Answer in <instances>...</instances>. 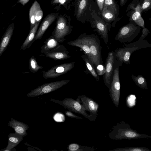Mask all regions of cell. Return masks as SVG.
I'll return each instance as SVG.
<instances>
[{
    "instance_id": "34",
    "label": "cell",
    "mask_w": 151,
    "mask_h": 151,
    "mask_svg": "<svg viewBox=\"0 0 151 151\" xmlns=\"http://www.w3.org/2000/svg\"><path fill=\"white\" fill-rule=\"evenodd\" d=\"M96 72L99 76L104 75L105 73V68L103 64H99L96 67Z\"/></svg>"
},
{
    "instance_id": "16",
    "label": "cell",
    "mask_w": 151,
    "mask_h": 151,
    "mask_svg": "<svg viewBox=\"0 0 151 151\" xmlns=\"http://www.w3.org/2000/svg\"><path fill=\"white\" fill-rule=\"evenodd\" d=\"M43 15V12L39 3L35 1L31 6L29 11V17L30 22V30L40 22Z\"/></svg>"
},
{
    "instance_id": "6",
    "label": "cell",
    "mask_w": 151,
    "mask_h": 151,
    "mask_svg": "<svg viewBox=\"0 0 151 151\" xmlns=\"http://www.w3.org/2000/svg\"><path fill=\"white\" fill-rule=\"evenodd\" d=\"M93 0H75L74 2V15L79 22L84 24L88 22Z\"/></svg>"
},
{
    "instance_id": "22",
    "label": "cell",
    "mask_w": 151,
    "mask_h": 151,
    "mask_svg": "<svg viewBox=\"0 0 151 151\" xmlns=\"http://www.w3.org/2000/svg\"><path fill=\"white\" fill-rule=\"evenodd\" d=\"M141 14L138 10L131 9L126 15L129 17V21H133L137 25L143 29L145 28V22L141 16Z\"/></svg>"
},
{
    "instance_id": "5",
    "label": "cell",
    "mask_w": 151,
    "mask_h": 151,
    "mask_svg": "<svg viewBox=\"0 0 151 151\" xmlns=\"http://www.w3.org/2000/svg\"><path fill=\"white\" fill-rule=\"evenodd\" d=\"M141 27L133 21H129L128 24L120 28L114 39L122 43L130 42L139 34Z\"/></svg>"
},
{
    "instance_id": "33",
    "label": "cell",
    "mask_w": 151,
    "mask_h": 151,
    "mask_svg": "<svg viewBox=\"0 0 151 151\" xmlns=\"http://www.w3.org/2000/svg\"><path fill=\"white\" fill-rule=\"evenodd\" d=\"M53 119L55 121L57 122H63L65 120L64 115L62 113L60 112L55 114L53 116Z\"/></svg>"
},
{
    "instance_id": "24",
    "label": "cell",
    "mask_w": 151,
    "mask_h": 151,
    "mask_svg": "<svg viewBox=\"0 0 151 151\" xmlns=\"http://www.w3.org/2000/svg\"><path fill=\"white\" fill-rule=\"evenodd\" d=\"M60 43L51 35L44 42V45L41 47V52L45 54L59 45Z\"/></svg>"
},
{
    "instance_id": "20",
    "label": "cell",
    "mask_w": 151,
    "mask_h": 151,
    "mask_svg": "<svg viewBox=\"0 0 151 151\" xmlns=\"http://www.w3.org/2000/svg\"><path fill=\"white\" fill-rule=\"evenodd\" d=\"M10 119L11 120L9 122L8 125L13 128L17 133L24 137L26 136L27 134V131L29 128L28 126L12 118Z\"/></svg>"
},
{
    "instance_id": "37",
    "label": "cell",
    "mask_w": 151,
    "mask_h": 151,
    "mask_svg": "<svg viewBox=\"0 0 151 151\" xmlns=\"http://www.w3.org/2000/svg\"><path fill=\"white\" fill-rule=\"evenodd\" d=\"M150 33V32L147 29L145 28L143 29L142 34L147 36L148 34Z\"/></svg>"
},
{
    "instance_id": "32",
    "label": "cell",
    "mask_w": 151,
    "mask_h": 151,
    "mask_svg": "<svg viewBox=\"0 0 151 151\" xmlns=\"http://www.w3.org/2000/svg\"><path fill=\"white\" fill-rule=\"evenodd\" d=\"M71 0H53V3L55 4H60L65 6L67 10L69 9L71 7Z\"/></svg>"
},
{
    "instance_id": "4",
    "label": "cell",
    "mask_w": 151,
    "mask_h": 151,
    "mask_svg": "<svg viewBox=\"0 0 151 151\" xmlns=\"http://www.w3.org/2000/svg\"><path fill=\"white\" fill-rule=\"evenodd\" d=\"M70 17L67 15L60 16L58 18L56 27L52 35L60 43L63 42L65 38L72 32L73 26L70 24Z\"/></svg>"
},
{
    "instance_id": "9",
    "label": "cell",
    "mask_w": 151,
    "mask_h": 151,
    "mask_svg": "<svg viewBox=\"0 0 151 151\" xmlns=\"http://www.w3.org/2000/svg\"><path fill=\"white\" fill-rule=\"evenodd\" d=\"M70 81L65 80L44 83L31 90L26 96L36 97L52 92L67 84Z\"/></svg>"
},
{
    "instance_id": "14",
    "label": "cell",
    "mask_w": 151,
    "mask_h": 151,
    "mask_svg": "<svg viewBox=\"0 0 151 151\" xmlns=\"http://www.w3.org/2000/svg\"><path fill=\"white\" fill-rule=\"evenodd\" d=\"M99 14L104 20L111 24L113 27H115L116 22L120 19L118 17L119 12L110 7L103 6L102 10L99 11Z\"/></svg>"
},
{
    "instance_id": "21",
    "label": "cell",
    "mask_w": 151,
    "mask_h": 151,
    "mask_svg": "<svg viewBox=\"0 0 151 151\" xmlns=\"http://www.w3.org/2000/svg\"><path fill=\"white\" fill-rule=\"evenodd\" d=\"M24 137L15 132L9 134L8 144L4 151H9L17 146L23 139Z\"/></svg>"
},
{
    "instance_id": "18",
    "label": "cell",
    "mask_w": 151,
    "mask_h": 151,
    "mask_svg": "<svg viewBox=\"0 0 151 151\" xmlns=\"http://www.w3.org/2000/svg\"><path fill=\"white\" fill-rule=\"evenodd\" d=\"M56 14L48 15L43 20L36 33L33 42L37 39H41L44 33L50 25L56 18Z\"/></svg>"
},
{
    "instance_id": "7",
    "label": "cell",
    "mask_w": 151,
    "mask_h": 151,
    "mask_svg": "<svg viewBox=\"0 0 151 151\" xmlns=\"http://www.w3.org/2000/svg\"><path fill=\"white\" fill-rule=\"evenodd\" d=\"M49 100L63 106L69 111L82 115L90 121H94L96 119V117L87 114L82 105L76 99L66 98L63 100L53 99H49Z\"/></svg>"
},
{
    "instance_id": "15",
    "label": "cell",
    "mask_w": 151,
    "mask_h": 151,
    "mask_svg": "<svg viewBox=\"0 0 151 151\" xmlns=\"http://www.w3.org/2000/svg\"><path fill=\"white\" fill-rule=\"evenodd\" d=\"M76 100L82 105L86 111L90 112V114L97 117L99 106L96 101L84 95L78 96Z\"/></svg>"
},
{
    "instance_id": "2",
    "label": "cell",
    "mask_w": 151,
    "mask_h": 151,
    "mask_svg": "<svg viewBox=\"0 0 151 151\" xmlns=\"http://www.w3.org/2000/svg\"><path fill=\"white\" fill-rule=\"evenodd\" d=\"M109 136L113 140L151 138V136L138 133L131 129L129 125L124 122L113 126L109 133Z\"/></svg>"
},
{
    "instance_id": "38",
    "label": "cell",
    "mask_w": 151,
    "mask_h": 151,
    "mask_svg": "<svg viewBox=\"0 0 151 151\" xmlns=\"http://www.w3.org/2000/svg\"><path fill=\"white\" fill-rule=\"evenodd\" d=\"M29 0H19L18 3H21L23 6L25 5Z\"/></svg>"
},
{
    "instance_id": "36",
    "label": "cell",
    "mask_w": 151,
    "mask_h": 151,
    "mask_svg": "<svg viewBox=\"0 0 151 151\" xmlns=\"http://www.w3.org/2000/svg\"><path fill=\"white\" fill-rule=\"evenodd\" d=\"M100 12L101 11L103 7L104 0H96Z\"/></svg>"
},
{
    "instance_id": "31",
    "label": "cell",
    "mask_w": 151,
    "mask_h": 151,
    "mask_svg": "<svg viewBox=\"0 0 151 151\" xmlns=\"http://www.w3.org/2000/svg\"><path fill=\"white\" fill-rule=\"evenodd\" d=\"M103 6L112 7L119 12V6L115 0H104Z\"/></svg>"
},
{
    "instance_id": "12",
    "label": "cell",
    "mask_w": 151,
    "mask_h": 151,
    "mask_svg": "<svg viewBox=\"0 0 151 151\" xmlns=\"http://www.w3.org/2000/svg\"><path fill=\"white\" fill-rule=\"evenodd\" d=\"M115 59V52H109L106 60V71L103 76L104 84L109 89L112 79Z\"/></svg>"
},
{
    "instance_id": "23",
    "label": "cell",
    "mask_w": 151,
    "mask_h": 151,
    "mask_svg": "<svg viewBox=\"0 0 151 151\" xmlns=\"http://www.w3.org/2000/svg\"><path fill=\"white\" fill-rule=\"evenodd\" d=\"M39 24L40 23H38L30 31L29 34L20 47V50H24L27 48H29L33 43Z\"/></svg>"
},
{
    "instance_id": "19",
    "label": "cell",
    "mask_w": 151,
    "mask_h": 151,
    "mask_svg": "<svg viewBox=\"0 0 151 151\" xmlns=\"http://www.w3.org/2000/svg\"><path fill=\"white\" fill-rule=\"evenodd\" d=\"M14 24H11L9 26L2 36L0 44V57L6 49L13 35L14 29Z\"/></svg>"
},
{
    "instance_id": "3",
    "label": "cell",
    "mask_w": 151,
    "mask_h": 151,
    "mask_svg": "<svg viewBox=\"0 0 151 151\" xmlns=\"http://www.w3.org/2000/svg\"><path fill=\"white\" fill-rule=\"evenodd\" d=\"M99 10L97 9L94 3L92 7L88 22L90 23L91 27L94 29L93 30L101 36L105 43L107 45L108 32L110 31L112 25L108 23L101 18L99 14Z\"/></svg>"
},
{
    "instance_id": "25",
    "label": "cell",
    "mask_w": 151,
    "mask_h": 151,
    "mask_svg": "<svg viewBox=\"0 0 151 151\" xmlns=\"http://www.w3.org/2000/svg\"><path fill=\"white\" fill-rule=\"evenodd\" d=\"M81 58L85 62L87 68L91 74L97 81H99V77L95 70L93 63L89 60L87 56L85 54L82 55Z\"/></svg>"
},
{
    "instance_id": "27",
    "label": "cell",
    "mask_w": 151,
    "mask_h": 151,
    "mask_svg": "<svg viewBox=\"0 0 151 151\" xmlns=\"http://www.w3.org/2000/svg\"><path fill=\"white\" fill-rule=\"evenodd\" d=\"M131 77L136 84L139 87L142 89H148L146 81L142 76L139 75L136 76L132 74Z\"/></svg>"
},
{
    "instance_id": "13",
    "label": "cell",
    "mask_w": 151,
    "mask_h": 151,
    "mask_svg": "<svg viewBox=\"0 0 151 151\" xmlns=\"http://www.w3.org/2000/svg\"><path fill=\"white\" fill-rule=\"evenodd\" d=\"M67 43L71 46L80 47V50L83 51L84 54L87 56L89 60L92 63L90 54L88 36L86 33L81 34L75 40L68 42Z\"/></svg>"
},
{
    "instance_id": "10",
    "label": "cell",
    "mask_w": 151,
    "mask_h": 151,
    "mask_svg": "<svg viewBox=\"0 0 151 151\" xmlns=\"http://www.w3.org/2000/svg\"><path fill=\"white\" fill-rule=\"evenodd\" d=\"M88 36L92 62L96 67L99 64H103L101 55V47L100 40L97 35L92 34L88 35Z\"/></svg>"
},
{
    "instance_id": "1",
    "label": "cell",
    "mask_w": 151,
    "mask_h": 151,
    "mask_svg": "<svg viewBox=\"0 0 151 151\" xmlns=\"http://www.w3.org/2000/svg\"><path fill=\"white\" fill-rule=\"evenodd\" d=\"M146 37L142 34L136 42L125 45L124 47L115 50L116 59L126 64H130V58L133 52L142 48L151 47V44L144 39Z\"/></svg>"
},
{
    "instance_id": "26",
    "label": "cell",
    "mask_w": 151,
    "mask_h": 151,
    "mask_svg": "<svg viewBox=\"0 0 151 151\" xmlns=\"http://www.w3.org/2000/svg\"><path fill=\"white\" fill-rule=\"evenodd\" d=\"M68 151H94V148L91 147L83 146L76 143L70 144L68 146Z\"/></svg>"
},
{
    "instance_id": "30",
    "label": "cell",
    "mask_w": 151,
    "mask_h": 151,
    "mask_svg": "<svg viewBox=\"0 0 151 151\" xmlns=\"http://www.w3.org/2000/svg\"><path fill=\"white\" fill-rule=\"evenodd\" d=\"M139 3L142 12H147L151 9V0H140Z\"/></svg>"
},
{
    "instance_id": "28",
    "label": "cell",
    "mask_w": 151,
    "mask_h": 151,
    "mask_svg": "<svg viewBox=\"0 0 151 151\" xmlns=\"http://www.w3.org/2000/svg\"><path fill=\"white\" fill-rule=\"evenodd\" d=\"M29 68L30 71L33 73L37 72L39 70L43 68L42 66L38 65L34 56L31 57L29 60Z\"/></svg>"
},
{
    "instance_id": "11",
    "label": "cell",
    "mask_w": 151,
    "mask_h": 151,
    "mask_svg": "<svg viewBox=\"0 0 151 151\" xmlns=\"http://www.w3.org/2000/svg\"><path fill=\"white\" fill-rule=\"evenodd\" d=\"M75 64V62H73L55 66L47 71H43V77L47 79L59 77L70 70L74 67Z\"/></svg>"
},
{
    "instance_id": "39",
    "label": "cell",
    "mask_w": 151,
    "mask_h": 151,
    "mask_svg": "<svg viewBox=\"0 0 151 151\" xmlns=\"http://www.w3.org/2000/svg\"><path fill=\"white\" fill-rule=\"evenodd\" d=\"M128 0H120V5L122 7L125 5Z\"/></svg>"
},
{
    "instance_id": "17",
    "label": "cell",
    "mask_w": 151,
    "mask_h": 151,
    "mask_svg": "<svg viewBox=\"0 0 151 151\" xmlns=\"http://www.w3.org/2000/svg\"><path fill=\"white\" fill-rule=\"evenodd\" d=\"M69 52L65 48L62 44L57 47L45 54L47 57L52 59L55 60H61L69 58L70 56L68 55Z\"/></svg>"
},
{
    "instance_id": "35",
    "label": "cell",
    "mask_w": 151,
    "mask_h": 151,
    "mask_svg": "<svg viewBox=\"0 0 151 151\" xmlns=\"http://www.w3.org/2000/svg\"><path fill=\"white\" fill-rule=\"evenodd\" d=\"M66 115L68 117L77 119H82V118L73 114L70 111H67L65 112Z\"/></svg>"
},
{
    "instance_id": "29",
    "label": "cell",
    "mask_w": 151,
    "mask_h": 151,
    "mask_svg": "<svg viewBox=\"0 0 151 151\" xmlns=\"http://www.w3.org/2000/svg\"><path fill=\"white\" fill-rule=\"evenodd\" d=\"M110 151H151V150L148 148L140 147H135L125 148H119L111 150Z\"/></svg>"
},
{
    "instance_id": "40",
    "label": "cell",
    "mask_w": 151,
    "mask_h": 151,
    "mask_svg": "<svg viewBox=\"0 0 151 151\" xmlns=\"http://www.w3.org/2000/svg\"><path fill=\"white\" fill-rule=\"evenodd\" d=\"M149 20L150 21H151V17L149 19Z\"/></svg>"
},
{
    "instance_id": "8",
    "label": "cell",
    "mask_w": 151,
    "mask_h": 151,
    "mask_svg": "<svg viewBox=\"0 0 151 151\" xmlns=\"http://www.w3.org/2000/svg\"><path fill=\"white\" fill-rule=\"evenodd\" d=\"M122 62L115 59L112 79L109 88L110 96L114 104L118 108L120 96V84L119 76V67Z\"/></svg>"
}]
</instances>
